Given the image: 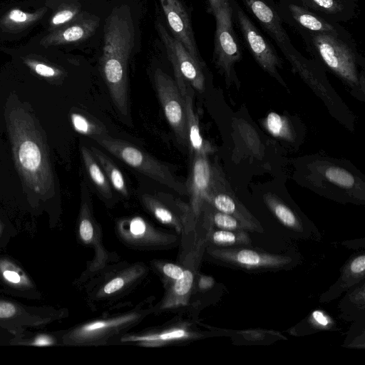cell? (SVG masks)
<instances>
[{"label":"cell","instance_id":"obj_29","mask_svg":"<svg viewBox=\"0 0 365 365\" xmlns=\"http://www.w3.org/2000/svg\"><path fill=\"white\" fill-rule=\"evenodd\" d=\"M214 224L220 230H247L243 223L236 217L217 210L212 216Z\"/></svg>","mask_w":365,"mask_h":365},{"label":"cell","instance_id":"obj_32","mask_svg":"<svg viewBox=\"0 0 365 365\" xmlns=\"http://www.w3.org/2000/svg\"><path fill=\"white\" fill-rule=\"evenodd\" d=\"M192 282V273L190 270L183 271L182 276L175 281L174 285L175 293L180 296L186 294L191 289Z\"/></svg>","mask_w":365,"mask_h":365},{"label":"cell","instance_id":"obj_7","mask_svg":"<svg viewBox=\"0 0 365 365\" xmlns=\"http://www.w3.org/2000/svg\"><path fill=\"white\" fill-rule=\"evenodd\" d=\"M154 84L165 116L180 143L188 145L187 114L184 97L170 76L158 68Z\"/></svg>","mask_w":365,"mask_h":365},{"label":"cell","instance_id":"obj_3","mask_svg":"<svg viewBox=\"0 0 365 365\" xmlns=\"http://www.w3.org/2000/svg\"><path fill=\"white\" fill-rule=\"evenodd\" d=\"M307 34L314 52L331 71L351 86L359 85L356 57L342 34L309 31Z\"/></svg>","mask_w":365,"mask_h":365},{"label":"cell","instance_id":"obj_39","mask_svg":"<svg viewBox=\"0 0 365 365\" xmlns=\"http://www.w3.org/2000/svg\"><path fill=\"white\" fill-rule=\"evenodd\" d=\"M312 319L319 327H325L330 324V321L324 313L316 311L312 314Z\"/></svg>","mask_w":365,"mask_h":365},{"label":"cell","instance_id":"obj_10","mask_svg":"<svg viewBox=\"0 0 365 365\" xmlns=\"http://www.w3.org/2000/svg\"><path fill=\"white\" fill-rule=\"evenodd\" d=\"M174 37L200 61L188 14L180 0H159Z\"/></svg>","mask_w":365,"mask_h":365},{"label":"cell","instance_id":"obj_28","mask_svg":"<svg viewBox=\"0 0 365 365\" xmlns=\"http://www.w3.org/2000/svg\"><path fill=\"white\" fill-rule=\"evenodd\" d=\"M325 178L330 182L345 188L354 185V177L347 170L335 166H331L324 171Z\"/></svg>","mask_w":365,"mask_h":365},{"label":"cell","instance_id":"obj_1","mask_svg":"<svg viewBox=\"0 0 365 365\" xmlns=\"http://www.w3.org/2000/svg\"><path fill=\"white\" fill-rule=\"evenodd\" d=\"M7 130L16 169L24 183L46 197L54 191V178L48 147L33 116L21 107L6 116Z\"/></svg>","mask_w":365,"mask_h":365},{"label":"cell","instance_id":"obj_16","mask_svg":"<svg viewBox=\"0 0 365 365\" xmlns=\"http://www.w3.org/2000/svg\"><path fill=\"white\" fill-rule=\"evenodd\" d=\"M184 99L187 114L188 145L190 152L192 155H208L213 152V148L201 135L198 117L193 108L192 93L190 86H187Z\"/></svg>","mask_w":365,"mask_h":365},{"label":"cell","instance_id":"obj_2","mask_svg":"<svg viewBox=\"0 0 365 365\" xmlns=\"http://www.w3.org/2000/svg\"><path fill=\"white\" fill-rule=\"evenodd\" d=\"M109 153L136 170L180 194H187L186 184L179 180L169 168L140 148L107 135L95 140Z\"/></svg>","mask_w":365,"mask_h":365},{"label":"cell","instance_id":"obj_4","mask_svg":"<svg viewBox=\"0 0 365 365\" xmlns=\"http://www.w3.org/2000/svg\"><path fill=\"white\" fill-rule=\"evenodd\" d=\"M216 20L214 59L225 76L227 84L238 83L235 65L242 58V50L232 25V11L230 0L214 14Z\"/></svg>","mask_w":365,"mask_h":365},{"label":"cell","instance_id":"obj_38","mask_svg":"<svg viewBox=\"0 0 365 365\" xmlns=\"http://www.w3.org/2000/svg\"><path fill=\"white\" fill-rule=\"evenodd\" d=\"M123 279L120 277H117L112 279L105 285L103 288V292L106 294H112L120 289L123 287Z\"/></svg>","mask_w":365,"mask_h":365},{"label":"cell","instance_id":"obj_9","mask_svg":"<svg viewBox=\"0 0 365 365\" xmlns=\"http://www.w3.org/2000/svg\"><path fill=\"white\" fill-rule=\"evenodd\" d=\"M51 316L46 310L34 311L19 303L0 299V327L12 333H18L30 327H39L47 324Z\"/></svg>","mask_w":365,"mask_h":365},{"label":"cell","instance_id":"obj_14","mask_svg":"<svg viewBox=\"0 0 365 365\" xmlns=\"http://www.w3.org/2000/svg\"><path fill=\"white\" fill-rule=\"evenodd\" d=\"M242 1L280 48L291 43L279 16L264 0Z\"/></svg>","mask_w":365,"mask_h":365},{"label":"cell","instance_id":"obj_31","mask_svg":"<svg viewBox=\"0 0 365 365\" xmlns=\"http://www.w3.org/2000/svg\"><path fill=\"white\" fill-rule=\"evenodd\" d=\"M26 64L37 74L43 77H56L61 74V71L55 68L34 60H26Z\"/></svg>","mask_w":365,"mask_h":365},{"label":"cell","instance_id":"obj_17","mask_svg":"<svg viewBox=\"0 0 365 365\" xmlns=\"http://www.w3.org/2000/svg\"><path fill=\"white\" fill-rule=\"evenodd\" d=\"M0 279L18 290H29L34 284L28 274L16 262L7 257H0Z\"/></svg>","mask_w":365,"mask_h":365},{"label":"cell","instance_id":"obj_12","mask_svg":"<svg viewBox=\"0 0 365 365\" xmlns=\"http://www.w3.org/2000/svg\"><path fill=\"white\" fill-rule=\"evenodd\" d=\"M205 200L210 202L217 210L238 219L247 231L262 232L263 230L258 221L233 195L218 191L214 184V178Z\"/></svg>","mask_w":365,"mask_h":365},{"label":"cell","instance_id":"obj_42","mask_svg":"<svg viewBox=\"0 0 365 365\" xmlns=\"http://www.w3.org/2000/svg\"><path fill=\"white\" fill-rule=\"evenodd\" d=\"M1 232V223H0V234Z\"/></svg>","mask_w":365,"mask_h":365},{"label":"cell","instance_id":"obj_33","mask_svg":"<svg viewBox=\"0 0 365 365\" xmlns=\"http://www.w3.org/2000/svg\"><path fill=\"white\" fill-rule=\"evenodd\" d=\"M122 322V320H114V321H97L86 326L83 327L78 331V334L80 335L88 334L95 332L101 329L108 327L112 325H115Z\"/></svg>","mask_w":365,"mask_h":365},{"label":"cell","instance_id":"obj_26","mask_svg":"<svg viewBox=\"0 0 365 365\" xmlns=\"http://www.w3.org/2000/svg\"><path fill=\"white\" fill-rule=\"evenodd\" d=\"M264 125L267 130L275 137L289 140L293 138L291 127L286 118L276 113H269L264 120Z\"/></svg>","mask_w":365,"mask_h":365},{"label":"cell","instance_id":"obj_24","mask_svg":"<svg viewBox=\"0 0 365 365\" xmlns=\"http://www.w3.org/2000/svg\"><path fill=\"white\" fill-rule=\"evenodd\" d=\"M365 274V256L361 255L354 258L347 264L344 269L341 279H339V286L343 290L344 288L349 287L364 277Z\"/></svg>","mask_w":365,"mask_h":365},{"label":"cell","instance_id":"obj_25","mask_svg":"<svg viewBox=\"0 0 365 365\" xmlns=\"http://www.w3.org/2000/svg\"><path fill=\"white\" fill-rule=\"evenodd\" d=\"M81 16V5L78 4H66L61 6L52 16L50 28L53 31L59 29L76 21Z\"/></svg>","mask_w":365,"mask_h":365},{"label":"cell","instance_id":"obj_18","mask_svg":"<svg viewBox=\"0 0 365 365\" xmlns=\"http://www.w3.org/2000/svg\"><path fill=\"white\" fill-rule=\"evenodd\" d=\"M81 154L86 170L93 183L103 195L110 196V184L91 150L82 146Z\"/></svg>","mask_w":365,"mask_h":365},{"label":"cell","instance_id":"obj_30","mask_svg":"<svg viewBox=\"0 0 365 365\" xmlns=\"http://www.w3.org/2000/svg\"><path fill=\"white\" fill-rule=\"evenodd\" d=\"M187 335H188V334L182 329H175V330H172L170 331L162 333L160 334L136 337V338L133 339V340L146 341H155V340L166 341V340H171V339L186 337Z\"/></svg>","mask_w":365,"mask_h":365},{"label":"cell","instance_id":"obj_34","mask_svg":"<svg viewBox=\"0 0 365 365\" xmlns=\"http://www.w3.org/2000/svg\"><path fill=\"white\" fill-rule=\"evenodd\" d=\"M22 341L24 342V344L38 346H50L56 343L53 337L46 334H39L31 337L29 340Z\"/></svg>","mask_w":365,"mask_h":365},{"label":"cell","instance_id":"obj_36","mask_svg":"<svg viewBox=\"0 0 365 365\" xmlns=\"http://www.w3.org/2000/svg\"><path fill=\"white\" fill-rule=\"evenodd\" d=\"M146 230L145 222L140 217L133 218L130 225V231L133 235L139 237L143 235Z\"/></svg>","mask_w":365,"mask_h":365},{"label":"cell","instance_id":"obj_41","mask_svg":"<svg viewBox=\"0 0 365 365\" xmlns=\"http://www.w3.org/2000/svg\"><path fill=\"white\" fill-rule=\"evenodd\" d=\"M212 284V280L210 277H203L201 278L200 282V287L201 289H207L210 287H211Z\"/></svg>","mask_w":365,"mask_h":365},{"label":"cell","instance_id":"obj_37","mask_svg":"<svg viewBox=\"0 0 365 365\" xmlns=\"http://www.w3.org/2000/svg\"><path fill=\"white\" fill-rule=\"evenodd\" d=\"M163 270L165 275L173 279H178L183 274L182 268L173 264H165Z\"/></svg>","mask_w":365,"mask_h":365},{"label":"cell","instance_id":"obj_19","mask_svg":"<svg viewBox=\"0 0 365 365\" xmlns=\"http://www.w3.org/2000/svg\"><path fill=\"white\" fill-rule=\"evenodd\" d=\"M91 151L96 159L110 184L120 193L127 196L128 189L124 177L120 170L103 153L97 148L91 146Z\"/></svg>","mask_w":365,"mask_h":365},{"label":"cell","instance_id":"obj_13","mask_svg":"<svg viewBox=\"0 0 365 365\" xmlns=\"http://www.w3.org/2000/svg\"><path fill=\"white\" fill-rule=\"evenodd\" d=\"M98 25V17L81 16L76 21L53 31L43 39V44L56 46L84 41L95 33Z\"/></svg>","mask_w":365,"mask_h":365},{"label":"cell","instance_id":"obj_22","mask_svg":"<svg viewBox=\"0 0 365 365\" xmlns=\"http://www.w3.org/2000/svg\"><path fill=\"white\" fill-rule=\"evenodd\" d=\"M45 13V9L34 13L26 12L19 9L9 11L1 19L3 27L10 30L24 29L38 21Z\"/></svg>","mask_w":365,"mask_h":365},{"label":"cell","instance_id":"obj_27","mask_svg":"<svg viewBox=\"0 0 365 365\" xmlns=\"http://www.w3.org/2000/svg\"><path fill=\"white\" fill-rule=\"evenodd\" d=\"M71 118L74 129L81 134L88 135L94 140L106 135L103 127L84 115L72 113Z\"/></svg>","mask_w":365,"mask_h":365},{"label":"cell","instance_id":"obj_35","mask_svg":"<svg viewBox=\"0 0 365 365\" xmlns=\"http://www.w3.org/2000/svg\"><path fill=\"white\" fill-rule=\"evenodd\" d=\"M79 233L81 239L88 242L91 240L93 235V227L91 221L87 218H83L79 225Z\"/></svg>","mask_w":365,"mask_h":365},{"label":"cell","instance_id":"obj_15","mask_svg":"<svg viewBox=\"0 0 365 365\" xmlns=\"http://www.w3.org/2000/svg\"><path fill=\"white\" fill-rule=\"evenodd\" d=\"M287 10L292 20L301 29L309 32L342 34V31L338 25L302 6L291 3L288 5Z\"/></svg>","mask_w":365,"mask_h":365},{"label":"cell","instance_id":"obj_40","mask_svg":"<svg viewBox=\"0 0 365 365\" xmlns=\"http://www.w3.org/2000/svg\"><path fill=\"white\" fill-rule=\"evenodd\" d=\"M228 0H208L211 12L215 14L217 9Z\"/></svg>","mask_w":365,"mask_h":365},{"label":"cell","instance_id":"obj_23","mask_svg":"<svg viewBox=\"0 0 365 365\" xmlns=\"http://www.w3.org/2000/svg\"><path fill=\"white\" fill-rule=\"evenodd\" d=\"M213 242L217 245L228 247H241L249 245L251 239L246 230H218L212 236Z\"/></svg>","mask_w":365,"mask_h":365},{"label":"cell","instance_id":"obj_21","mask_svg":"<svg viewBox=\"0 0 365 365\" xmlns=\"http://www.w3.org/2000/svg\"><path fill=\"white\" fill-rule=\"evenodd\" d=\"M264 201L274 216L285 227L297 232H302V225L290 208L269 194L264 196Z\"/></svg>","mask_w":365,"mask_h":365},{"label":"cell","instance_id":"obj_20","mask_svg":"<svg viewBox=\"0 0 365 365\" xmlns=\"http://www.w3.org/2000/svg\"><path fill=\"white\" fill-rule=\"evenodd\" d=\"M304 7L312 9V12L325 19L342 17L346 11L347 2L346 0H302Z\"/></svg>","mask_w":365,"mask_h":365},{"label":"cell","instance_id":"obj_6","mask_svg":"<svg viewBox=\"0 0 365 365\" xmlns=\"http://www.w3.org/2000/svg\"><path fill=\"white\" fill-rule=\"evenodd\" d=\"M232 15L240 30L244 42L258 64L282 85L286 83L282 78L279 69L282 61L275 49L255 26L242 9L235 1H230Z\"/></svg>","mask_w":365,"mask_h":365},{"label":"cell","instance_id":"obj_11","mask_svg":"<svg viewBox=\"0 0 365 365\" xmlns=\"http://www.w3.org/2000/svg\"><path fill=\"white\" fill-rule=\"evenodd\" d=\"M215 170L212 168L205 154L192 155L190 173L186 184L190 194L192 205L198 209L212 185Z\"/></svg>","mask_w":365,"mask_h":365},{"label":"cell","instance_id":"obj_5","mask_svg":"<svg viewBox=\"0 0 365 365\" xmlns=\"http://www.w3.org/2000/svg\"><path fill=\"white\" fill-rule=\"evenodd\" d=\"M156 29L172 63L175 82L182 96H185L189 85L200 92L204 91L205 81L200 62L169 34L163 25L157 23Z\"/></svg>","mask_w":365,"mask_h":365},{"label":"cell","instance_id":"obj_8","mask_svg":"<svg viewBox=\"0 0 365 365\" xmlns=\"http://www.w3.org/2000/svg\"><path fill=\"white\" fill-rule=\"evenodd\" d=\"M215 255L232 266L245 269H274L285 267L292 262L287 256L269 254L246 247H232L219 249Z\"/></svg>","mask_w":365,"mask_h":365}]
</instances>
